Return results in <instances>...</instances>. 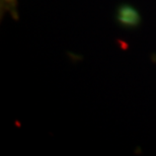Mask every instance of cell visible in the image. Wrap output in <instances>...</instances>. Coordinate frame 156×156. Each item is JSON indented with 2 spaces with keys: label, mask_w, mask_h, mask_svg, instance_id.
<instances>
[{
  "label": "cell",
  "mask_w": 156,
  "mask_h": 156,
  "mask_svg": "<svg viewBox=\"0 0 156 156\" xmlns=\"http://www.w3.org/2000/svg\"><path fill=\"white\" fill-rule=\"evenodd\" d=\"M117 21L119 24L128 29L137 27L141 23V15L132 5L122 4L117 8Z\"/></svg>",
  "instance_id": "obj_1"
},
{
  "label": "cell",
  "mask_w": 156,
  "mask_h": 156,
  "mask_svg": "<svg viewBox=\"0 0 156 156\" xmlns=\"http://www.w3.org/2000/svg\"><path fill=\"white\" fill-rule=\"evenodd\" d=\"M17 1L16 0H1L0 2V8H1V17L5 12H10L11 16L13 17V20H18V14H17Z\"/></svg>",
  "instance_id": "obj_2"
}]
</instances>
